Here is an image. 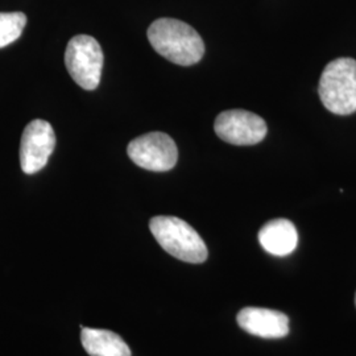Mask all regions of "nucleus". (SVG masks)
Wrapping results in <instances>:
<instances>
[{
  "label": "nucleus",
  "instance_id": "f257e3e1",
  "mask_svg": "<svg viewBox=\"0 0 356 356\" xmlns=\"http://www.w3.org/2000/svg\"><path fill=\"white\" fill-rule=\"evenodd\" d=\"M153 49L173 64L191 66L204 54V40L193 26L177 19H159L148 28Z\"/></svg>",
  "mask_w": 356,
  "mask_h": 356
},
{
  "label": "nucleus",
  "instance_id": "f03ea898",
  "mask_svg": "<svg viewBox=\"0 0 356 356\" xmlns=\"http://www.w3.org/2000/svg\"><path fill=\"white\" fill-rule=\"evenodd\" d=\"M149 229L164 251L178 260L191 264L206 261L209 251L204 239L185 220L177 216H154Z\"/></svg>",
  "mask_w": 356,
  "mask_h": 356
},
{
  "label": "nucleus",
  "instance_id": "7ed1b4c3",
  "mask_svg": "<svg viewBox=\"0 0 356 356\" xmlns=\"http://www.w3.org/2000/svg\"><path fill=\"white\" fill-rule=\"evenodd\" d=\"M319 98L322 104L337 115L356 111V61L342 57L331 61L319 79Z\"/></svg>",
  "mask_w": 356,
  "mask_h": 356
},
{
  "label": "nucleus",
  "instance_id": "20e7f679",
  "mask_svg": "<svg viewBox=\"0 0 356 356\" xmlns=\"http://www.w3.org/2000/svg\"><path fill=\"white\" fill-rule=\"evenodd\" d=\"M65 65L76 85L85 90L97 89L103 67V51L99 42L88 35L74 36L66 47Z\"/></svg>",
  "mask_w": 356,
  "mask_h": 356
},
{
  "label": "nucleus",
  "instance_id": "39448f33",
  "mask_svg": "<svg viewBox=\"0 0 356 356\" xmlns=\"http://www.w3.org/2000/svg\"><path fill=\"white\" fill-rule=\"evenodd\" d=\"M127 153L136 165L152 172H166L177 164V145L164 132H149L134 139Z\"/></svg>",
  "mask_w": 356,
  "mask_h": 356
},
{
  "label": "nucleus",
  "instance_id": "423d86ee",
  "mask_svg": "<svg viewBox=\"0 0 356 356\" xmlns=\"http://www.w3.org/2000/svg\"><path fill=\"white\" fill-rule=\"evenodd\" d=\"M216 134L232 145H254L267 135V124L259 115L245 110H227L218 115Z\"/></svg>",
  "mask_w": 356,
  "mask_h": 356
},
{
  "label": "nucleus",
  "instance_id": "0eeeda50",
  "mask_svg": "<svg viewBox=\"0 0 356 356\" xmlns=\"http://www.w3.org/2000/svg\"><path fill=\"white\" fill-rule=\"evenodd\" d=\"M56 147V135L48 122L36 119L26 126L20 143V165L26 175H35L48 164Z\"/></svg>",
  "mask_w": 356,
  "mask_h": 356
},
{
  "label": "nucleus",
  "instance_id": "6e6552de",
  "mask_svg": "<svg viewBox=\"0 0 356 356\" xmlns=\"http://www.w3.org/2000/svg\"><path fill=\"white\" fill-rule=\"evenodd\" d=\"M238 325L248 334L277 339L289 334V318L277 310L264 307H244L238 314Z\"/></svg>",
  "mask_w": 356,
  "mask_h": 356
},
{
  "label": "nucleus",
  "instance_id": "1a4fd4ad",
  "mask_svg": "<svg viewBox=\"0 0 356 356\" xmlns=\"http://www.w3.org/2000/svg\"><path fill=\"white\" fill-rule=\"evenodd\" d=\"M259 242L268 254L286 256L292 254L298 243V234L291 220L273 219L259 231Z\"/></svg>",
  "mask_w": 356,
  "mask_h": 356
},
{
  "label": "nucleus",
  "instance_id": "9d476101",
  "mask_svg": "<svg viewBox=\"0 0 356 356\" xmlns=\"http://www.w3.org/2000/svg\"><path fill=\"white\" fill-rule=\"evenodd\" d=\"M81 339L90 356H131L128 344L113 331L82 327Z\"/></svg>",
  "mask_w": 356,
  "mask_h": 356
},
{
  "label": "nucleus",
  "instance_id": "9b49d317",
  "mask_svg": "<svg viewBox=\"0 0 356 356\" xmlns=\"http://www.w3.org/2000/svg\"><path fill=\"white\" fill-rule=\"evenodd\" d=\"M26 26L23 13H0V49L8 47L22 36Z\"/></svg>",
  "mask_w": 356,
  "mask_h": 356
},
{
  "label": "nucleus",
  "instance_id": "f8f14e48",
  "mask_svg": "<svg viewBox=\"0 0 356 356\" xmlns=\"http://www.w3.org/2000/svg\"><path fill=\"white\" fill-rule=\"evenodd\" d=\"M355 305H356V294H355Z\"/></svg>",
  "mask_w": 356,
  "mask_h": 356
}]
</instances>
